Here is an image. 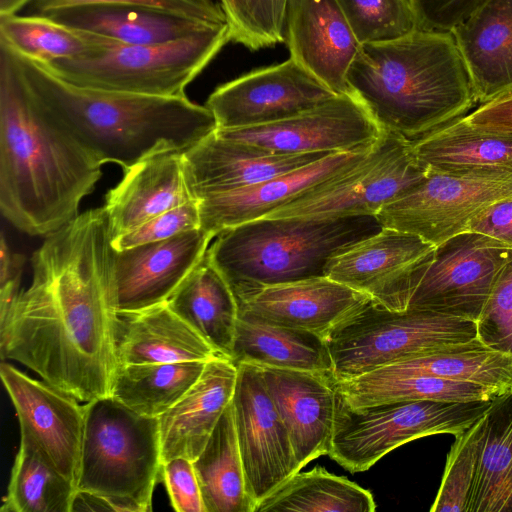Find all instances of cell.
Wrapping results in <instances>:
<instances>
[{"mask_svg": "<svg viewBox=\"0 0 512 512\" xmlns=\"http://www.w3.org/2000/svg\"><path fill=\"white\" fill-rule=\"evenodd\" d=\"M112 237L103 207L46 236L31 284L0 313L1 359L88 403L110 396L116 369Z\"/></svg>", "mask_w": 512, "mask_h": 512, "instance_id": "1", "label": "cell"}, {"mask_svg": "<svg viewBox=\"0 0 512 512\" xmlns=\"http://www.w3.org/2000/svg\"><path fill=\"white\" fill-rule=\"evenodd\" d=\"M2 46L29 99L102 165L113 162L126 171L154 153L184 151L217 130L212 112L186 96L78 86L61 79L43 63Z\"/></svg>", "mask_w": 512, "mask_h": 512, "instance_id": "2", "label": "cell"}, {"mask_svg": "<svg viewBox=\"0 0 512 512\" xmlns=\"http://www.w3.org/2000/svg\"><path fill=\"white\" fill-rule=\"evenodd\" d=\"M102 164L26 95L0 45V209L17 229L47 236L79 215Z\"/></svg>", "mask_w": 512, "mask_h": 512, "instance_id": "3", "label": "cell"}, {"mask_svg": "<svg viewBox=\"0 0 512 512\" xmlns=\"http://www.w3.org/2000/svg\"><path fill=\"white\" fill-rule=\"evenodd\" d=\"M347 83L382 130L410 140L466 115L478 103L451 32L418 29L362 44Z\"/></svg>", "mask_w": 512, "mask_h": 512, "instance_id": "4", "label": "cell"}, {"mask_svg": "<svg viewBox=\"0 0 512 512\" xmlns=\"http://www.w3.org/2000/svg\"><path fill=\"white\" fill-rule=\"evenodd\" d=\"M382 227L376 216L264 217L222 231L208 252L237 293L326 276L335 255Z\"/></svg>", "mask_w": 512, "mask_h": 512, "instance_id": "5", "label": "cell"}, {"mask_svg": "<svg viewBox=\"0 0 512 512\" xmlns=\"http://www.w3.org/2000/svg\"><path fill=\"white\" fill-rule=\"evenodd\" d=\"M84 409L77 490L109 499L118 512L151 511L163 465L159 419L111 396L92 400Z\"/></svg>", "mask_w": 512, "mask_h": 512, "instance_id": "6", "label": "cell"}, {"mask_svg": "<svg viewBox=\"0 0 512 512\" xmlns=\"http://www.w3.org/2000/svg\"><path fill=\"white\" fill-rule=\"evenodd\" d=\"M325 340L336 380L482 343L475 321L425 310L395 311L372 299L334 327Z\"/></svg>", "mask_w": 512, "mask_h": 512, "instance_id": "7", "label": "cell"}, {"mask_svg": "<svg viewBox=\"0 0 512 512\" xmlns=\"http://www.w3.org/2000/svg\"><path fill=\"white\" fill-rule=\"evenodd\" d=\"M230 41L229 24L222 23L171 42L121 44L84 58L44 65L61 79L82 87L181 97Z\"/></svg>", "mask_w": 512, "mask_h": 512, "instance_id": "8", "label": "cell"}, {"mask_svg": "<svg viewBox=\"0 0 512 512\" xmlns=\"http://www.w3.org/2000/svg\"><path fill=\"white\" fill-rule=\"evenodd\" d=\"M494 400H420L354 408L339 392L327 455L351 473L366 471L387 453L410 441L462 433L486 414Z\"/></svg>", "mask_w": 512, "mask_h": 512, "instance_id": "9", "label": "cell"}, {"mask_svg": "<svg viewBox=\"0 0 512 512\" xmlns=\"http://www.w3.org/2000/svg\"><path fill=\"white\" fill-rule=\"evenodd\" d=\"M428 172L429 168L415 156L412 140L384 130L358 164L306 191L266 217L330 219L376 216L387 204L422 183Z\"/></svg>", "mask_w": 512, "mask_h": 512, "instance_id": "10", "label": "cell"}, {"mask_svg": "<svg viewBox=\"0 0 512 512\" xmlns=\"http://www.w3.org/2000/svg\"><path fill=\"white\" fill-rule=\"evenodd\" d=\"M413 190L383 207V227L441 244L465 232L471 218L493 202L512 196V171L497 167L432 168Z\"/></svg>", "mask_w": 512, "mask_h": 512, "instance_id": "11", "label": "cell"}, {"mask_svg": "<svg viewBox=\"0 0 512 512\" xmlns=\"http://www.w3.org/2000/svg\"><path fill=\"white\" fill-rule=\"evenodd\" d=\"M512 247L475 232L459 233L437 245L406 304L477 321Z\"/></svg>", "mask_w": 512, "mask_h": 512, "instance_id": "12", "label": "cell"}, {"mask_svg": "<svg viewBox=\"0 0 512 512\" xmlns=\"http://www.w3.org/2000/svg\"><path fill=\"white\" fill-rule=\"evenodd\" d=\"M237 367L234 421L247 490L256 510L260 501L301 468L261 367L249 362H239Z\"/></svg>", "mask_w": 512, "mask_h": 512, "instance_id": "13", "label": "cell"}, {"mask_svg": "<svg viewBox=\"0 0 512 512\" xmlns=\"http://www.w3.org/2000/svg\"><path fill=\"white\" fill-rule=\"evenodd\" d=\"M336 95L289 57L218 86L205 106L217 129H238L287 119Z\"/></svg>", "mask_w": 512, "mask_h": 512, "instance_id": "14", "label": "cell"}, {"mask_svg": "<svg viewBox=\"0 0 512 512\" xmlns=\"http://www.w3.org/2000/svg\"><path fill=\"white\" fill-rule=\"evenodd\" d=\"M435 248L417 235L382 227L335 255L327 265L326 276L369 295L388 309L404 311Z\"/></svg>", "mask_w": 512, "mask_h": 512, "instance_id": "15", "label": "cell"}, {"mask_svg": "<svg viewBox=\"0 0 512 512\" xmlns=\"http://www.w3.org/2000/svg\"><path fill=\"white\" fill-rule=\"evenodd\" d=\"M383 131L364 105L347 93L287 119L253 127L217 129L216 133L274 153L307 154L369 146Z\"/></svg>", "mask_w": 512, "mask_h": 512, "instance_id": "16", "label": "cell"}, {"mask_svg": "<svg viewBox=\"0 0 512 512\" xmlns=\"http://www.w3.org/2000/svg\"><path fill=\"white\" fill-rule=\"evenodd\" d=\"M0 376L14 406L20 435L28 437L77 488L85 425L84 405L44 380L2 360Z\"/></svg>", "mask_w": 512, "mask_h": 512, "instance_id": "17", "label": "cell"}, {"mask_svg": "<svg viewBox=\"0 0 512 512\" xmlns=\"http://www.w3.org/2000/svg\"><path fill=\"white\" fill-rule=\"evenodd\" d=\"M214 237L196 228L174 237L115 250L112 255L116 312L165 303L209 248Z\"/></svg>", "mask_w": 512, "mask_h": 512, "instance_id": "18", "label": "cell"}, {"mask_svg": "<svg viewBox=\"0 0 512 512\" xmlns=\"http://www.w3.org/2000/svg\"><path fill=\"white\" fill-rule=\"evenodd\" d=\"M239 315L316 333L324 339L371 300L365 293L327 276L234 293Z\"/></svg>", "mask_w": 512, "mask_h": 512, "instance_id": "19", "label": "cell"}, {"mask_svg": "<svg viewBox=\"0 0 512 512\" xmlns=\"http://www.w3.org/2000/svg\"><path fill=\"white\" fill-rule=\"evenodd\" d=\"M284 39L301 67L335 94L351 93L347 73L362 44L336 0H288Z\"/></svg>", "mask_w": 512, "mask_h": 512, "instance_id": "20", "label": "cell"}, {"mask_svg": "<svg viewBox=\"0 0 512 512\" xmlns=\"http://www.w3.org/2000/svg\"><path fill=\"white\" fill-rule=\"evenodd\" d=\"M329 154L274 153L255 144L222 137L215 131L183 151V166L189 192L198 202L287 173Z\"/></svg>", "mask_w": 512, "mask_h": 512, "instance_id": "21", "label": "cell"}, {"mask_svg": "<svg viewBox=\"0 0 512 512\" xmlns=\"http://www.w3.org/2000/svg\"><path fill=\"white\" fill-rule=\"evenodd\" d=\"M374 144L331 153L262 182L206 197L197 202L200 227L216 237L224 230L266 217L306 191L358 164Z\"/></svg>", "mask_w": 512, "mask_h": 512, "instance_id": "22", "label": "cell"}, {"mask_svg": "<svg viewBox=\"0 0 512 512\" xmlns=\"http://www.w3.org/2000/svg\"><path fill=\"white\" fill-rule=\"evenodd\" d=\"M259 366L300 468L328 454L339 394L332 372Z\"/></svg>", "mask_w": 512, "mask_h": 512, "instance_id": "23", "label": "cell"}, {"mask_svg": "<svg viewBox=\"0 0 512 512\" xmlns=\"http://www.w3.org/2000/svg\"><path fill=\"white\" fill-rule=\"evenodd\" d=\"M123 172L122 180L107 192L103 206L112 239L195 201L186 183L183 150L154 153Z\"/></svg>", "mask_w": 512, "mask_h": 512, "instance_id": "24", "label": "cell"}, {"mask_svg": "<svg viewBox=\"0 0 512 512\" xmlns=\"http://www.w3.org/2000/svg\"><path fill=\"white\" fill-rule=\"evenodd\" d=\"M237 374V364L231 359L207 361L194 385L158 418L162 463L198 457L232 401Z\"/></svg>", "mask_w": 512, "mask_h": 512, "instance_id": "25", "label": "cell"}, {"mask_svg": "<svg viewBox=\"0 0 512 512\" xmlns=\"http://www.w3.org/2000/svg\"><path fill=\"white\" fill-rule=\"evenodd\" d=\"M117 365L209 361L220 356L168 304L116 312L112 324Z\"/></svg>", "mask_w": 512, "mask_h": 512, "instance_id": "26", "label": "cell"}, {"mask_svg": "<svg viewBox=\"0 0 512 512\" xmlns=\"http://www.w3.org/2000/svg\"><path fill=\"white\" fill-rule=\"evenodd\" d=\"M450 32L478 103L512 88V0H486Z\"/></svg>", "mask_w": 512, "mask_h": 512, "instance_id": "27", "label": "cell"}, {"mask_svg": "<svg viewBox=\"0 0 512 512\" xmlns=\"http://www.w3.org/2000/svg\"><path fill=\"white\" fill-rule=\"evenodd\" d=\"M77 29L122 45L159 44L179 40L217 24L172 12L135 5H83L45 14Z\"/></svg>", "mask_w": 512, "mask_h": 512, "instance_id": "28", "label": "cell"}, {"mask_svg": "<svg viewBox=\"0 0 512 512\" xmlns=\"http://www.w3.org/2000/svg\"><path fill=\"white\" fill-rule=\"evenodd\" d=\"M166 303L220 356L232 359L238 302L208 249Z\"/></svg>", "mask_w": 512, "mask_h": 512, "instance_id": "29", "label": "cell"}, {"mask_svg": "<svg viewBox=\"0 0 512 512\" xmlns=\"http://www.w3.org/2000/svg\"><path fill=\"white\" fill-rule=\"evenodd\" d=\"M234 363L249 362L285 369L330 371L326 340L298 330L239 315L233 346Z\"/></svg>", "mask_w": 512, "mask_h": 512, "instance_id": "30", "label": "cell"}, {"mask_svg": "<svg viewBox=\"0 0 512 512\" xmlns=\"http://www.w3.org/2000/svg\"><path fill=\"white\" fill-rule=\"evenodd\" d=\"M337 387L354 408L405 401H492L500 397L472 383L437 378L425 374L389 372L375 369L348 379L337 380Z\"/></svg>", "mask_w": 512, "mask_h": 512, "instance_id": "31", "label": "cell"}, {"mask_svg": "<svg viewBox=\"0 0 512 512\" xmlns=\"http://www.w3.org/2000/svg\"><path fill=\"white\" fill-rule=\"evenodd\" d=\"M206 512H254L247 490L232 401L193 460Z\"/></svg>", "mask_w": 512, "mask_h": 512, "instance_id": "32", "label": "cell"}, {"mask_svg": "<svg viewBox=\"0 0 512 512\" xmlns=\"http://www.w3.org/2000/svg\"><path fill=\"white\" fill-rule=\"evenodd\" d=\"M462 117L412 140L417 159L432 168L497 167L512 171V133L475 128Z\"/></svg>", "mask_w": 512, "mask_h": 512, "instance_id": "33", "label": "cell"}, {"mask_svg": "<svg viewBox=\"0 0 512 512\" xmlns=\"http://www.w3.org/2000/svg\"><path fill=\"white\" fill-rule=\"evenodd\" d=\"M0 44L43 64L91 56L121 45L107 37L61 24L46 15L0 17Z\"/></svg>", "mask_w": 512, "mask_h": 512, "instance_id": "34", "label": "cell"}, {"mask_svg": "<svg viewBox=\"0 0 512 512\" xmlns=\"http://www.w3.org/2000/svg\"><path fill=\"white\" fill-rule=\"evenodd\" d=\"M206 363L117 365L110 396L140 415L159 418L194 385Z\"/></svg>", "mask_w": 512, "mask_h": 512, "instance_id": "35", "label": "cell"}, {"mask_svg": "<svg viewBox=\"0 0 512 512\" xmlns=\"http://www.w3.org/2000/svg\"><path fill=\"white\" fill-rule=\"evenodd\" d=\"M468 512H512V392L497 397L486 413Z\"/></svg>", "mask_w": 512, "mask_h": 512, "instance_id": "36", "label": "cell"}, {"mask_svg": "<svg viewBox=\"0 0 512 512\" xmlns=\"http://www.w3.org/2000/svg\"><path fill=\"white\" fill-rule=\"evenodd\" d=\"M372 493L323 467L297 472L257 505L255 512H374Z\"/></svg>", "mask_w": 512, "mask_h": 512, "instance_id": "37", "label": "cell"}, {"mask_svg": "<svg viewBox=\"0 0 512 512\" xmlns=\"http://www.w3.org/2000/svg\"><path fill=\"white\" fill-rule=\"evenodd\" d=\"M380 369L472 383L499 396L512 392V354L483 343L424 354Z\"/></svg>", "mask_w": 512, "mask_h": 512, "instance_id": "38", "label": "cell"}, {"mask_svg": "<svg viewBox=\"0 0 512 512\" xmlns=\"http://www.w3.org/2000/svg\"><path fill=\"white\" fill-rule=\"evenodd\" d=\"M76 490L32 440L20 435L0 511L71 512Z\"/></svg>", "mask_w": 512, "mask_h": 512, "instance_id": "39", "label": "cell"}, {"mask_svg": "<svg viewBox=\"0 0 512 512\" xmlns=\"http://www.w3.org/2000/svg\"><path fill=\"white\" fill-rule=\"evenodd\" d=\"M487 413V412H486ZM486 426V414L454 436L431 512H468Z\"/></svg>", "mask_w": 512, "mask_h": 512, "instance_id": "40", "label": "cell"}, {"mask_svg": "<svg viewBox=\"0 0 512 512\" xmlns=\"http://www.w3.org/2000/svg\"><path fill=\"white\" fill-rule=\"evenodd\" d=\"M360 44L384 42L419 29L413 0H336Z\"/></svg>", "mask_w": 512, "mask_h": 512, "instance_id": "41", "label": "cell"}, {"mask_svg": "<svg viewBox=\"0 0 512 512\" xmlns=\"http://www.w3.org/2000/svg\"><path fill=\"white\" fill-rule=\"evenodd\" d=\"M227 18L231 41L251 51L284 42L288 0H218Z\"/></svg>", "mask_w": 512, "mask_h": 512, "instance_id": "42", "label": "cell"}, {"mask_svg": "<svg viewBox=\"0 0 512 512\" xmlns=\"http://www.w3.org/2000/svg\"><path fill=\"white\" fill-rule=\"evenodd\" d=\"M476 327L486 347L512 354V259L498 274Z\"/></svg>", "mask_w": 512, "mask_h": 512, "instance_id": "43", "label": "cell"}, {"mask_svg": "<svg viewBox=\"0 0 512 512\" xmlns=\"http://www.w3.org/2000/svg\"><path fill=\"white\" fill-rule=\"evenodd\" d=\"M101 4L144 6L210 22H228L216 0H31L28 7L31 14H45L75 6Z\"/></svg>", "mask_w": 512, "mask_h": 512, "instance_id": "44", "label": "cell"}, {"mask_svg": "<svg viewBox=\"0 0 512 512\" xmlns=\"http://www.w3.org/2000/svg\"><path fill=\"white\" fill-rule=\"evenodd\" d=\"M196 228H200L199 208L196 201H191L167 210L112 239L111 244L115 250H123L162 241Z\"/></svg>", "mask_w": 512, "mask_h": 512, "instance_id": "45", "label": "cell"}, {"mask_svg": "<svg viewBox=\"0 0 512 512\" xmlns=\"http://www.w3.org/2000/svg\"><path fill=\"white\" fill-rule=\"evenodd\" d=\"M162 479L177 512H206L193 461L183 457L162 465Z\"/></svg>", "mask_w": 512, "mask_h": 512, "instance_id": "46", "label": "cell"}, {"mask_svg": "<svg viewBox=\"0 0 512 512\" xmlns=\"http://www.w3.org/2000/svg\"><path fill=\"white\" fill-rule=\"evenodd\" d=\"M486 0H413L420 30L450 32Z\"/></svg>", "mask_w": 512, "mask_h": 512, "instance_id": "47", "label": "cell"}, {"mask_svg": "<svg viewBox=\"0 0 512 512\" xmlns=\"http://www.w3.org/2000/svg\"><path fill=\"white\" fill-rule=\"evenodd\" d=\"M512 247V196L486 206L469 221L466 230Z\"/></svg>", "mask_w": 512, "mask_h": 512, "instance_id": "48", "label": "cell"}, {"mask_svg": "<svg viewBox=\"0 0 512 512\" xmlns=\"http://www.w3.org/2000/svg\"><path fill=\"white\" fill-rule=\"evenodd\" d=\"M462 118L475 128L512 133V88L481 103Z\"/></svg>", "mask_w": 512, "mask_h": 512, "instance_id": "49", "label": "cell"}, {"mask_svg": "<svg viewBox=\"0 0 512 512\" xmlns=\"http://www.w3.org/2000/svg\"><path fill=\"white\" fill-rule=\"evenodd\" d=\"M25 257L12 252L4 234L0 242V313L4 312L20 292Z\"/></svg>", "mask_w": 512, "mask_h": 512, "instance_id": "50", "label": "cell"}, {"mask_svg": "<svg viewBox=\"0 0 512 512\" xmlns=\"http://www.w3.org/2000/svg\"><path fill=\"white\" fill-rule=\"evenodd\" d=\"M31 0H0V17L17 14V12L28 5Z\"/></svg>", "mask_w": 512, "mask_h": 512, "instance_id": "51", "label": "cell"}]
</instances>
